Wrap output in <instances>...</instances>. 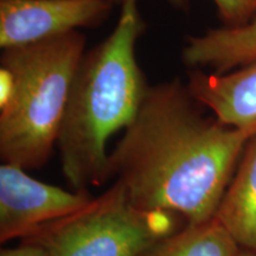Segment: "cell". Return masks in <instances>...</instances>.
<instances>
[{
    "mask_svg": "<svg viewBox=\"0 0 256 256\" xmlns=\"http://www.w3.org/2000/svg\"><path fill=\"white\" fill-rule=\"evenodd\" d=\"M180 78L151 86L108 159L139 210L178 215L186 224L215 218L250 136L206 116Z\"/></svg>",
    "mask_w": 256,
    "mask_h": 256,
    "instance_id": "obj_1",
    "label": "cell"
},
{
    "mask_svg": "<svg viewBox=\"0 0 256 256\" xmlns=\"http://www.w3.org/2000/svg\"><path fill=\"white\" fill-rule=\"evenodd\" d=\"M144 30L138 0H126L114 30L78 64L57 142L62 172L76 191L110 178L108 140L130 126L151 87L136 58Z\"/></svg>",
    "mask_w": 256,
    "mask_h": 256,
    "instance_id": "obj_2",
    "label": "cell"
},
{
    "mask_svg": "<svg viewBox=\"0 0 256 256\" xmlns=\"http://www.w3.org/2000/svg\"><path fill=\"white\" fill-rule=\"evenodd\" d=\"M84 52L86 37L80 31L2 50L0 66L14 78L11 98L0 108L2 162L28 170L49 160Z\"/></svg>",
    "mask_w": 256,
    "mask_h": 256,
    "instance_id": "obj_3",
    "label": "cell"
},
{
    "mask_svg": "<svg viewBox=\"0 0 256 256\" xmlns=\"http://www.w3.org/2000/svg\"><path fill=\"white\" fill-rule=\"evenodd\" d=\"M168 212H150L128 200L114 183L100 197L72 215L42 226L26 241L38 243L50 256H138L172 230Z\"/></svg>",
    "mask_w": 256,
    "mask_h": 256,
    "instance_id": "obj_4",
    "label": "cell"
},
{
    "mask_svg": "<svg viewBox=\"0 0 256 256\" xmlns=\"http://www.w3.org/2000/svg\"><path fill=\"white\" fill-rule=\"evenodd\" d=\"M87 191H66L32 178L20 166H0V241L26 238L90 203Z\"/></svg>",
    "mask_w": 256,
    "mask_h": 256,
    "instance_id": "obj_5",
    "label": "cell"
},
{
    "mask_svg": "<svg viewBox=\"0 0 256 256\" xmlns=\"http://www.w3.org/2000/svg\"><path fill=\"white\" fill-rule=\"evenodd\" d=\"M112 8L106 0H0V48L14 49L94 28Z\"/></svg>",
    "mask_w": 256,
    "mask_h": 256,
    "instance_id": "obj_6",
    "label": "cell"
},
{
    "mask_svg": "<svg viewBox=\"0 0 256 256\" xmlns=\"http://www.w3.org/2000/svg\"><path fill=\"white\" fill-rule=\"evenodd\" d=\"M186 86L220 122L249 136L256 134V60L226 72L191 69Z\"/></svg>",
    "mask_w": 256,
    "mask_h": 256,
    "instance_id": "obj_7",
    "label": "cell"
},
{
    "mask_svg": "<svg viewBox=\"0 0 256 256\" xmlns=\"http://www.w3.org/2000/svg\"><path fill=\"white\" fill-rule=\"evenodd\" d=\"M182 58L190 69L226 72L256 60V18L242 26H220L188 36Z\"/></svg>",
    "mask_w": 256,
    "mask_h": 256,
    "instance_id": "obj_8",
    "label": "cell"
},
{
    "mask_svg": "<svg viewBox=\"0 0 256 256\" xmlns=\"http://www.w3.org/2000/svg\"><path fill=\"white\" fill-rule=\"evenodd\" d=\"M215 218L240 248L256 252V134L246 144Z\"/></svg>",
    "mask_w": 256,
    "mask_h": 256,
    "instance_id": "obj_9",
    "label": "cell"
},
{
    "mask_svg": "<svg viewBox=\"0 0 256 256\" xmlns=\"http://www.w3.org/2000/svg\"><path fill=\"white\" fill-rule=\"evenodd\" d=\"M241 250L235 240L216 218L200 224H186L152 243L138 256H238Z\"/></svg>",
    "mask_w": 256,
    "mask_h": 256,
    "instance_id": "obj_10",
    "label": "cell"
},
{
    "mask_svg": "<svg viewBox=\"0 0 256 256\" xmlns=\"http://www.w3.org/2000/svg\"><path fill=\"white\" fill-rule=\"evenodd\" d=\"M223 26L236 28L256 18V0H212Z\"/></svg>",
    "mask_w": 256,
    "mask_h": 256,
    "instance_id": "obj_11",
    "label": "cell"
},
{
    "mask_svg": "<svg viewBox=\"0 0 256 256\" xmlns=\"http://www.w3.org/2000/svg\"><path fill=\"white\" fill-rule=\"evenodd\" d=\"M0 256H50L44 247L38 243L24 240L20 246L16 248L2 249Z\"/></svg>",
    "mask_w": 256,
    "mask_h": 256,
    "instance_id": "obj_12",
    "label": "cell"
},
{
    "mask_svg": "<svg viewBox=\"0 0 256 256\" xmlns=\"http://www.w3.org/2000/svg\"><path fill=\"white\" fill-rule=\"evenodd\" d=\"M106 2H108L112 5H115V4L122 5L126 0H106ZM166 2L177 10H183V11H185V10L190 8V0H166Z\"/></svg>",
    "mask_w": 256,
    "mask_h": 256,
    "instance_id": "obj_13",
    "label": "cell"
},
{
    "mask_svg": "<svg viewBox=\"0 0 256 256\" xmlns=\"http://www.w3.org/2000/svg\"><path fill=\"white\" fill-rule=\"evenodd\" d=\"M238 256H256V252L247 250V249H241Z\"/></svg>",
    "mask_w": 256,
    "mask_h": 256,
    "instance_id": "obj_14",
    "label": "cell"
}]
</instances>
